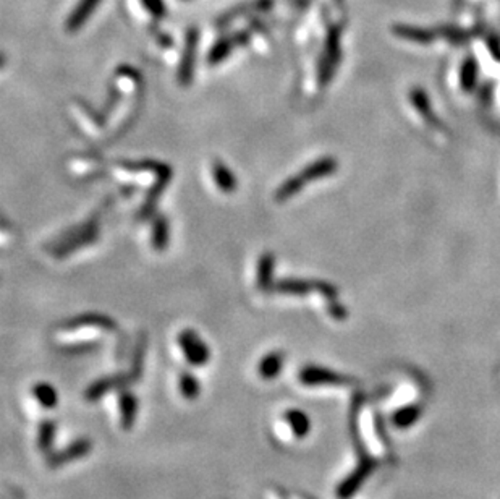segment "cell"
Here are the masks:
<instances>
[{
	"instance_id": "1",
	"label": "cell",
	"mask_w": 500,
	"mask_h": 499,
	"mask_svg": "<svg viewBox=\"0 0 500 499\" xmlns=\"http://www.w3.org/2000/svg\"><path fill=\"white\" fill-rule=\"evenodd\" d=\"M178 344L182 345L183 355H185L188 363L193 365V367H202V365L209 362L211 350L195 331H183V333L178 335Z\"/></svg>"
},
{
	"instance_id": "2",
	"label": "cell",
	"mask_w": 500,
	"mask_h": 499,
	"mask_svg": "<svg viewBox=\"0 0 500 499\" xmlns=\"http://www.w3.org/2000/svg\"><path fill=\"white\" fill-rule=\"evenodd\" d=\"M91 449H92L91 439H78V441L72 443L70 446L63 449V451L52 454V456L49 457V466L56 468L65 466V464H70L73 461H78V459H81L86 456V454L91 452Z\"/></svg>"
},
{
	"instance_id": "3",
	"label": "cell",
	"mask_w": 500,
	"mask_h": 499,
	"mask_svg": "<svg viewBox=\"0 0 500 499\" xmlns=\"http://www.w3.org/2000/svg\"><path fill=\"white\" fill-rule=\"evenodd\" d=\"M300 381L308 386H316V384H348L351 379L340 377L330 370L319 368V367H306L301 370Z\"/></svg>"
},
{
	"instance_id": "4",
	"label": "cell",
	"mask_w": 500,
	"mask_h": 499,
	"mask_svg": "<svg viewBox=\"0 0 500 499\" xmlns=\"http://www.w3.org/2000/svg\"><path fill=\"white\" fill-rule=\"evenodd\" d=\"M376 464L373 461H369V459H363V462L360 464L358 467H356V470L351 473V475L346 478V480L341 483V485L339 486V490H337V495H339L340 499H348L353 496V493L358 490V488L363 485V482L366 480V477L369 475L371 472H373Z\"/></svg>"
},
{
	"instance_id": "5",
	"label": "cell",
	"mask_w": 500,
	"mask_h": 499,
	"mask_svg": "<svg viewBox=\"0 0 500 499\" xmlns=\"http://www.w3.org/2000/svg\"><path fill=\"white\" fill-rule=\"evenodd\" d=\"M196 46H197V31L196 29H191L186 36L185 56H183V61L180 65V73H178V78H180L182 85H188V83L191 81L193 72H195Z\"/></svg>"
},
{
	"instance_id": "6",
	"label": "cell",
	"mask_w": 500,
	"mask_h": 499,
	"mask_svg": "<svg viewBox=\"0 0 500 499\" xmlns=\"http://www.w3.org/2000/svg\"><path fill=\"white\" fill-rule=\"evenodd\" d=\"M101 0H80V3L73 8L70 17L67 19V29L70 33H75L80 29L84 23L88 22V18L94 13V10L97 8V5Z\"/></svg>"
},
{
	"instance_id": "7",
	"label": "cell",
	"mask_w": 500,
	"mask_h": 499,
	"mask_svg": "<svg viewBox=\"0 0 500 499\" xmlns=\"http://www.w3.org/2000/svg\"><path fill=\"white\" fill-rule=\"evenodd\" d=\"M246 38H248L246 34H236L234 38L222 39V41H219L214 47H212V51L209 54V62L211 63L222 62L236 46H239V44L245 42Z\"/></svg>"
},
{
	"instance_id": "8",
	"label": "cell",
	"mask_w": 500,
	"mask_h": 499,
	"mask_svg": "<svg viewBox=\"0 0 500 499\" xmlns=\"http://www.w3.org/2000/svg\"><path fill=\"white\" fill-rule=\"evenodd\" d=\"M212 175H214V180L217 187L225 193H232V191L236 190V179L229 167L222 164L220 161H216L214 166H212Z\"/></svg>"
},
{
	"instance_id": "9",
	"label": "cell",
	"mask_w": 500,
	"mask_h": 499,
	"mask_svg": "<svg viewBox=\"0 0 500 499\" xmlns=\"http://www.w3.org/2000/svg\"><path fill=\"white\" fill-rule=\"evenodd\" d=\"M339 51H340V33L339 29H330L328 42H325V57H324V78H328L332 72V65L339 58Z\"/></svg>"
},
{
	"instance_id": "10",
	"label": "cell",
	"mask_w": 500,
	"mask_h": 499,
	"mask_svg": "<svg viewBox=\"0 0 500 499\" xmlns=\"http://www.w3.org/2000/svg\"><path fill=\"white\" fill-rule=\"evenodd\" d=\"M285 355L282 352H272L266 355L259 363V374L264 379H274L280 373L282 365H284Z\"/></svg>"
},
{
	"instance_id": "11",
	"label": "cell",
	"mask_w": 500,
	"mask_h": 499,
	"mask_svg": "<svg viewBox=\"0 0 500 499\" xmlns=\"http://www.w3.org/2000/svg\"><path fill=\"white\" fill-rule=\"evenodd\" d=\"M123 381H125V379L118 378V377H117V378H115V377H111V378L99 379V381L92 383L91 386L88 388L86 399H88V400H97V399H101L102 396H106V394H107L108 391H112L113 388L122 386Z\"/></svg>"
},
{
	"instance_id": "12",
	"label": "cell",
	"mask_w": 500,
	"mask_h": 499,
	"mask_svg": "<svg viewBox=\"0 0 500 499\" xmlns=\"http://www.w3.org/2000/svg\"><path fill=\"white\" fill-rule=\"evenodd\" d=\"M335 169H337V162L334 159H323L314 162L313 166L308 167V169H305V172L300 177L305 180V184H308L311 180L323 179V177L330 175Z\"/></svg>"
},
{
	"instance_id": "13",
	"label": "cell",
	"mask_w": 500,
	"mask_h": 499,
	"mask_svg": "<svg viewBox=\"0 0 500 499\" xmlns=\"http://www.w3.org/2000/svg\"><path fill=\"white\" fill-rule=\"evenodd\" d=\"M285 420H287V423L290 425L291 431H293L295 436L303 438L309 433L311 422H309L308 415H306L305 412H301V410H289V412L285 413Z\"/></svg>"
},
{
	"instance_id": "14",
	"label": "cell",
	"mask_w": 500,
	"mask_h": 499,
	"mask_svg": "<svg viewBox=\"0 0 500 499\" xmlns=\"http://www.w3.org/2000/svg\"><path fill=\"white\" fill-rule=\"evenodd\" d=\"M138 413V400L130 393L122 394L120 397V415H122V425L125 429H130L131 425L135 423Z\"/></svg>"
},
{
	"instance_id": "15",
	"label": "cell",
	"mask_w": 500,
	"mask_h": 499,
	"mask_svg": "<svg viewBox=\"0 0 500 499\" xmlns=\"http://www.w3.org/2000/svg\"><path fill=\"white\" fill-rule=\"evenodd\" d=\"M33 396L44 409H56L58 404V394L56 388L47 383H39L33 388Z\"/></svg>"
},
{
	"instance_id": "16",
	"label": "cell",
	"mask_w": 500,
	"mask_h": 499,
	"mask_svg": "<svg viewBox=\"0 0 500 499\" xmlns=\"http://www.w3.org/2000/svg\"><path fill=\"white\" fill-rule=\"evenodd\" d=\"M394 33L405 39H408V41L419 42V44H429L434 41V33L428 31V29L412 28V26H395Z\"/></svg>"
},
{
	"instance_id": "17",
	"label": "cell",
	"mask_w": 500,
	"mask_h": 499,
	"mask_svg": "<svg viewBox=\"0 0 500 499\" xmlns=\"http://www.w3.org/2000/svg\"><path fill=\"white\" fill-rule=\"evenodd\" d=\"M96 326V328H101V329H107L111 331L115 328V324H113V321L111 318H107V316H99V315H86V316H80V318H75L72 319L70 323H68V328H80V326Z\"/></svg>"
},
{
	"instance_id": "18",
	"label": "cell",
	"mask_w": 500,
	"mask_h": 499,
	"mask_svg": "<svg viewBox=\"0 0 500 499\" xmlns=\"http://www.w3.org/2000/svg\"><path fill=\"white\" fill-rule=\"evenodd\" d=\"M421 415V409L418 405H408V407L400 409L398 412H395L392 422L395 427L398 428H408L417 422Z\"/></svg>"
},
{
	"instance_id": "19",
	"label": "cell",
	"mask_w": 500,
	"mask_h": 499,
	"mask_svg": "<svg viewBox=\"0 0 500 499\" xmlns=\"http://www.w3.org/2000/svg\"><path fill=\"white\" fill-rule=\"evenodd\" d=\"M180 393L182 396L185 399H197V396L201 394V384L197 381L195 374L190 373H183L180 378Z\"/></svg>"
},
{
	"instance_id": "20",
	"label": "cell",
	"mask_w": 500,
	"mask_h": 499,
	"mask_svg": "<svg viewBox=\"0 0 500 499\" xmlns=\"http://www.w3.org/2000/svg\"><path fill=\"white\" fill-rule=\"evenodd\" d=\"M272 271H274V256L264 255L259 261V269H257V279H259L261 289H269L272 280Z\"/></svg>"
},
{
	"instance_id": "21",
	"label": "cell",
	"mask_w": 500,
	"mask_h": 499,
	"mask_svg": "<svg viewBox=\"0 0 500 499\" xmlns=\"http://www.w3.org/2000/svg\"><path fill=\"white\" fill-rule=\"evenodd\" d=\"M313 283H306V280H284V283H279L277 284L275 290L277 292H282V294H296V295H301V294H306L309 292V290H313Z\"/></svg>"
},
{
	"instance_id": "22",
	"label": "cell",
	"mask_w": 500,
	"mask_h": 499,
	"mask_svg": "<svg viewBox=\"0 0 500 499\" xmlns=\"http://www.w3.org/2000/svg\"><path fill=\"white\" fill-rule=\"evenodd\" d=\"M54 438H56V423L54 422H42L41 427H39V436H38V444L41 451H49L54 443Z\"/></svg>"
},
{
	"instance_id": "23",
	"label": "cell",
	"mask_w": 500,
	"mask_h": 499,
	"mask_svg": "<svg viewBox=\"0 0 500 499\" xmlns=\"http://www.w3.org/2000/svg\"><path fill=\"white\" fill-rule=\"evenodd\" d=\"M152 244L157 250H164L168 244V224L164 217H159L154 225V235H152Z\"/></svg>"
},
{
	"instance_id": "24",
	"label": "cell",
	"mask_w": 500,
	"mask_h": 499,
	"mask_svg": "<svg viewBox=\"0 0 500 499\" xmlns=\"http://www.w3.org/2000/svg\"><path fill=\"white\" fill-rule=\"evenodd\" d=\"M474 77H476V63H474L473 58H468V61L463 63V73H462L463 86H467V88L471 86L474 81Z\"/></svg>"
},
{
	"instance_id": "25",
	"label": "cell",
	"mask_w": 500,
	"mask_h": 499,
	"mask_svg": "<svg viewBox=\"0 0 500 499\" xmlns=\"http://www.w3.org/2000/svg\"><path fill=\"white\" fill-rule=\"evenodd\" d=\"M143 3L152 13V17L162 18L166 15V5L162 0H143Z\"/></svg>"
},
{
	"instance_id": "26",
	"label": "cell",
	"mask_w": 500,
	"mask_h": 499,
	"mask_svg": "<svg viewBox=\"0 0 500 499\" xmlns=\"http://www.w3.org/2000/svg\"><path fill=\"white\" fill-rule=\"evenodd\" d=\"M445 34H447V36L452 39V41H457V42L462 41L463 38H467L462 31H455V29H450V28L447 29V31H445Z\"/></svg>"
},
{
	"instance_id": "27",
	"label": "cell",
	"mask_w": 500,
	"mask_h": 499,
	"mask_svg": "<svg viewBox=\"0 0 500 499\" xmlns=\"http://www.w3.org/2000/svg\"><path fill=\"white\" fill-rule=\"evenodd\" d=\"M3 62H5V57L2 56V54H0V67L3 65Z\"/></svg>"
}]
</instances>
